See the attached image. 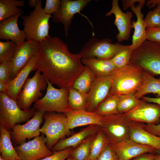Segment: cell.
<instances>
[{"instance_id": "cell-27", "label": "cell", "mask_w": 160, "mask_h": 160, "mask_svg": "<svg viewBox=\"0 0 160 160\" xmlns=\"http://www.w3.org/2000/svg\"><path fill=\"white\" fill-rule=\"evenodd\" d=\"M151 93L157 94L158 97L160 98V78L154 77L148 72L143 71L142 85L135 95L140 100L144 95Z\"/></svg>"}, {"instance_id": "cell-42", "label": "cell", "mask_w": 160, "mask_h": 160, "mask_svg": "<svg viewBox=\"0 0 160 160\" xmlns=\"http://www.w3.org/2000/svg\"><path fill=\"white\" fill-rule=\"evenodd\" d=\"M146 40L160 43V27L147 28Z\"/></svg>"}, {"instance_id": "cell-7", "label": "cell", "mask_w": 160, "mask_h": 160, "mask_svg": "<svg viewBox=\"0 0 160 160\" xmlns=\"http://www.w3.org/2000/svg\"><path fill=\"white\" fill-rule=\"evenodd\" d=\"M44 123L40 131L46 137L47 147L51 149L60 140L72 134L64 113L46 112L43 115Z\"/></svg>"}, {"instance_id": "cell-45", "label": "cell", "mask_w": 160, "mask_h": 160, "mask_svg": "<svg viewBox=\"0 0 160 160\" xmlns=\"http://www.w3.org/2000/svg\"><path fill=\"white\" fill-rule=\"evenodd\" d=\"M145 0H123L122 2V7L124 10H126L129 8H130L132 5L135 4V3H140L144 1Z\"/></svg>"}, {"instance_id": "cell-10", "label": "cell", "mask_w": 160, "mask_h": 160, "mask_svg": "<svg viewBox=\"0 0 160 160\" xmlns=\"http://www.w3.org/2000/svg\"><path fill=\"white\" fill-rule=\"evenodd\" d=\"M47 86V79L39 70H37L31 78H28L17 98V103L22 109L27 110L31 105L43 95L42 92Z\"/></svg>"}, {"instance_id": "cell-26", "label": "cell", "mask_w": 160, "mask_h": 160, "mask_svg": "<svg viewBox=\"0 0 160 160\" xmlns=\"http://www.w3.org/2000/svg\"><path fill=\"white\" fill-rule=\"evenodd\" d=\"M11 133V131L0 125V156L4 160H20L12 145Z\"/></svg>"}, {"instance_id": "cell-34", "label": "cell", "mask_w": 160, "mask_h": 160, "mask_svg": "<svg viewBox=\"0 0 160 160\" xmlns=\"http://www.w3.org/2000/svg\"><path fill=\"white\" fill-rule=\"evenodd\" d=\"M140 100L136 97L135 94L131 93L119 96L118 111L119 113H124L136 107Z\"/></svg>"}, {"instance_id": "cell-20", "label": "cell", "mask_w": 160, "mask_h": 160, "mask_svg": "<svg viewBox=\"0 0 160 160\" xmlns=\"http://www.w3.org/2000/svg\"><path fill=\"white\" fill-rule=\"evenodd\" d=\"M37 54L32 57L27 64L17 76L7 84V91L6 94L8 97L16 101L28 75L32 71H34Z\"/></svg>"}, {"instance_id": "cell-52", "label": "cell", "mask_w": 160, "mask_h": 160, "mask_svg": "<svg viewBox=\"0 0 160 160\" xmlns=\"http://www.w3.org/2000/svg\"><path fill=\"white\" fill-rule=\"evenodd\" d=\"M65 160H73V159L70 157H69Z\"/></svg>"}, {"instance_id": "cell-21", "label": "cell", "mask_w": 160, "mask_h": 160, "mask_svg": "<svg viewBox=\"0 0 160 160\" xmlns=\"http://www.w3.org/2000/svg\"><path fill=\"white\" fill-rule=\"evenodd\" d=\"M144 124L131 121L129 124V138L138 143L152 147L160 153V137L145 130Z\"/></svg>"}, {"instance_id": "cell-6", "label": "cell", "mask_w": 160, "mask_h": 160, "mask_svg": "<svg viewBox=\"0 0 160 160\" xmlns=\"http://www.w3.org/2000/svg\"><path fill=\"white\" fill-rule=\"evenodd\" d=\"M130 63L151 74L160 75V43L145 40L133 50Z\"/></svg>"}, {"instance_id": "cell-44", "label": "cell", "mask_w": 160, "mask_h": 160, "mask_svg": "<svg viewBox=\"0 0 160 160\" xmlns=\"http://www.w3.org/2000/svg\"><path fill=\"white\" fill-rule=\"evenodd\" d=\"M155 154L145 153L140 155L131 160H154Z\"/></svg>"}, {"instance_id": "cell-4", "label": "cell", "mask_w": 160, "mask_h": 160, "mask_svg": "<svg viewBox=\"0 0 160 160\" xmlns=\"http://www.w3.org/2000/svg\"><path fill=\"white\" fill-rule=\"evenodd\" d=\"M36 111L34 108L27 110L21 109L16 101L0 92V124L8 131L12 130L20 123L29 121Z\"/></svg>"}, {"instance_id": "cell-3", "label": "cell", "mask_w": 160, "mask_h": 160, "mask_svg": "<svg viewBox=\"0 0 160 160\" xmlns=\"http://www.w3.org/2000/svg\"><path fill=\"white\" fill-rule=\"evenodd\" d=\"M41 0H37L35 7L30 12L29 15L21 16L23 20V30L26 35L27 40L31 39L40 42L49 36V21L52 16L44 12Z\"/></svg>"}, {"instance_id": "cell-53", "label": "cell", "mask_w": 160, "mask_h": 160, "mask_svg": "<svg viewBox=\"0 0 160 160\" xmlns=\"http://www.w3.org/2000/svg\"><path fill=\"white\" fill-rule=\"evenodd\" d=\"M0 160H4L0 156Z\"/></svg>"}, {"instance_id": "cell-50", "label": "cell", "mask_w": 160, "mask_h": 160, "mask_svg": "<svg viewBox=\"0 0 160 160\" xmlns=\"http://www.w3.org/2000/svg\"><path fill=\"white\" fill-rule=\"evenodd\" d=\"M154 160H160V153L155 154Z\"/></svg>"}, {"instance_id": "cell-9", "label": "cell", "mask_w": 160, "mask_h": 160, "mask_svg": "<svg viewBox=\"0 0 160 160\" xmlns=\"http://www.w3.org/2000/svg\"><path fill=\"white\" fill-rule=\"evenodd\" d=\"M131 121L123 113L102 116L100 129L105 134L110 144L119 143L129 138V124Z\"/></svg>"}, {"instance_id": "cell-40", "label": "cell", "mask_w": 160, "mask_h": 160, "mask_svg": "<svg viewBox=\"0 0 160 160\" xmlns=\"http://www.w3.org/2000/svg\"><path fill=\"white\" fill-rule=\"evenodd\" d=\"M97 160H119L118 157L110 143L105 148Z\"/></svg>"}, {"instance_id": "cell-28", "label": "cell", "mask_w": 160, "mask_h": 160, "mask_svg": "<svg viewBox=\"0 0 160 160\" xmlns=\"http://www.w3.org/2000/svg\"><path fill=\"white\" fill-rule=\"evenodd\" d=\"M24 0H0V22L24 12L18 8L25 5Z\"/></svg>"}, {"instance_id": "cell-47", "label": "cell", "mask_w": 160, "mask_h": 160, "mask_svg": "<svg viewBox=\"0 0 160 160\" xmlns=\"http://www.w3.org/2000/svg\"><path fill=\"white\" fill-rule=\"evenodd\" d=\"M159 0H148L147 3L146 5L150 8L154 7L156 5L157 6Z\"/></svg>"}, {"instance_id": "cell-48", "label": "cell", "mask_w": 160, "mask_h": 160, "mask_svg": "<svg viewBox=\"0 0 160 160\" xmlns=\"http://www.w3.org/2000/svg\"><path fill=\"white\" fill-rule=\"evenodd\" d=\"M7 91V84L1 81H0V92L6 94Z\"/></svg>"}, {"instance_id": "cell-31", "label": "cell", "mask_w": 160, "mask_h": 160, "mask_svg": "<svg viewBox=\"0 0 160 160\" xmlns=\"http://www.w3.org/2000/svg\"><path fill=\"white\" fill-rule=\"evenodd\" d=\"M110 143L106 136L100 129L92 143L89 160H97L100 154Z\"/></svg>"}, {"instance_id": "cell-38", "label": "cell", "mask_w": 160, "mask_h": 160, "mask_svg": "<svg viewBox=\"0 0 160 160\" xmlns=\"http://www.w3.org/2000/svg\"><path fill=\"white\" fill-rule=\"evenodd\" d=\"M73 148L54 152L52 155L39 160H65L70 156Z\"/></svg>"}, {"instance_id": "cell-2", "label": "cell", "mask_w": 160, "mask_h": 160, "mask_svg": "<svg viewBox=\"0 0 160 160\" xmlns=\"http://www.w3.org/2000/svg\"><path fill=\"white\" fill-rule=\"evenodd\" d=\"M143 70L130 63L124 67L116 69L111 75L112 83L110 94L120 96L135 94L143 83Z\"/></svg>"}, {"instance_id": "cell-1", "label": "cell", "mask_w": 160, "mask_h": 160, "mask_svg": "<svg viewBox=\"0 0 160 160\" xmlns=\"http://www.w3.org/2000/svg\"><path fill=\"white\" fill-rule=\"evenodd\" d=\"M37 55L34 71H39L60 88L72 86L85 68L82 55L71 53L67 44L57 36H49L39 42Z\"/></svg>"}, {"instance_id": "cell-39", "label": "cell", "mask_w": 160, "mask_h": 160, "mask_svg": "<svg viewBox=\"0 0 160 160\" xmlns=\"http://www.w3.org/2000/svg\"><path fill=\"white\" fill-rule=\"evenodd\" d=\"M10 71L9 61L0 63V81L7 84L10 80Z\"/></svg>"}, {"instance_id": "cell-12", "label": "cell", "mask_w": 160, "mask_h": 160, "mask_svg": "<svg viewBox=\"0 0 160 160\" xmlns=\"http://www.w3.org/2000/svg\"><path fill=\"white\" fill-rule=\"evenodd\" d=\"M91 1L61 0L59 10L53 14L52 21L56 23H62L64 26L65 35L66 36H68L69 28L75 14L79 13L89 20L86 16L81 14L80 12Z\"/></svg>"}, {"instance_id": "cell-22", "label": "cell", "mask_w": 160, "mask_h": 160, "mask_svg": "<svg viewBox=\"0 0 160 160\" xmlns=\"http://www.w3.org/2000/svg\"><path fill=\"white\" fill-rule=\"evenodd\" d=\"M145 2V0L139 3L137 5H133L130 8L137 17L136 21L132 22V28L134 30L132 36V43L129 45V47L133 50L139 47L146 40L147 28L144 20V15L141 11Z\"/></svg>"}, {"instance_id": "cell-18", "label": "cell", "mask_w": 160, "mask_h": 160, "mask_svg": "<svg viewBox=\"0 0 160 160\" xmlns=\"http://www.w3.org/2000/svg\"><path fill=\"white\" fill-rule=\"evenodd\" d=\"M110 144L119 160H131L145 153H158L155 148L137 143L129 138L118 143Z\"/></svg>"}, {"instance_id": "cell-36", "label": "cell", "mask_w": 160, "mask_h": 160, "mask_svg": "<svg viewBox=\"0 0 160 160\" xmlns=\"http://www.w3.org/2000/svg\"><path fill=\"white\" fill-rule=\"evenodd\" d=\"M133 50L129 46L120 51L111 59L116 68L125 66L130 63Z\"/></svg>"}, {"instance_id": "cell-32", "label": "cell", "mask_w": 160, "mask_h": 160, "mask_svg": "<svg viewBox=\"0 0 160 160\" xmlns=\"http://www.w3.org/2000/svg\"><path fill=\"white\" fill-rule=\"evenodd\" d=\"M119 100V96L110 94L94 112L102 116L118 113Z\"/></svg>"}, {"instance_id": "cell-35", "label": "cell", "mask_w": 160, "mask_h": 160, "mask_svg": "<svg viewBox=\"0 0 160 160\" xmlns=\"http://www.w3.org/2000/svg\"><path fill=\"white\" fill-rule=\"evenodd\" d=\"M18 47L16 43L11 41H0V63L9 61L14 56Z\"/></svg>"}, {"instance_id": "cell-5", "label": "cell", "mask_w": 160, "mask_h": 160, "mask_svg": "<svg viewBox=\"0 0 160 160\" xmlns=\"http://www.w3.org/2000/svg\"><path fill=\"white\" fill-rule=\"evenodd\" d=\"M47 86L45 95L33 105L36 111L65 113L72 111L69 105L68 88L55 87L47 79Z\"/></svg>"}, {"instance_id": "cell-17", "label": "cell", "mask_w": 160, "mask_h": 160, "mask_svg": "<svg viewBox=\"0 0 160 160\" xmlns=\"http://www.w3.org/2000/svg\"><path fill=\"white\" fill-rule=\"evenodd\" d=\"M113 14L115 17L114 24L116 27L119 33L116 38L119 43L128 40L130 35L131 30L132 28V13L130 11L124 13L120 8L118 0H113L111 9L105 14L109 16Z\"/></svg>"}, {"instance_id": "cell-43", "label": "cell", "mask_w": 160, "mask_h": 160, "mask_svg": "<svg viewBox=\"0 0 160 160\" xmlns=\"http://www.w3.org/2000/svg\"><path fill=\"white\" fill-rule=\"evenodd\" d=\"M144 129L150 133L160 137V124H144Z\"/></svg>"}, {"instance_id": "cell-23", "label": "cell", "mask_w": 160, "mask_h": 160, "mask_svg": "<svg viewBox=\"0 0 160 160\" xmlns=\"http://www.w3.org/2000/svg\"><path fill=\"white\" fill-rule=\"evenodd\" d=\"M70 129L86 125H96L100 127L102 116L86 110L72 111L64 113Z\"/></svg>"}, {"instance_id": "cell-13", "label": "cell", "mask_w": 160, "mask_h": 160, "mask_svg": "<svg viewBox=\"0 0 160 160\" xmlns=\"http://www.w3.org/2000/svg\"><path fill=\"white\" fill-rule=\"evenodd\" d=\"M39 42L28 39L18 46L12 58L9 61L10 80L14 78L27 64L33 56L37 55Z\"/></svg>"}, {"instance_id": "cell-37", "label": "cell", "mask_w": 160, "mask_h": 160, "mask_svg": "<svg viewBox=\"0 0 160 160\" xmlns=\"http://www.w3.org/2000/svg\"><path fill=\"white\" fill-rule=\"evenodd\" d=\"M147 28L160 27V13L158 7L149 11L144 19Z\"/></svg>"}, {"instance_id": "cell-14", "label": "cell", "mask_w": 160, "mask_h": 160, "mask_svg": "<svg viewBox=\"0 0 160 160\" xmlns=\"http://www.w3.org/2000/svg\"><path fill=\"white\" fill-rule=\"evenodd\" d=\"M112 83L111 75L96 77L88 94L86 111H95L110 95Z\"/></svg>"}, {"instance_id": "cell-25", "label": "cell", "mask_w": 160, "mask_h": 160, "mask_svg": "<svg viewBox=\"0 0 160 160\" xmlns=\"http://www.w3.org/2000/svg\"><path fill=\"white\" fill-rule=\"evenodd\" d=\"M81 62L89 68L96 77L111 75L116 68L111 59H101L95 57L83 58Z\"/></svg>"}, {"instance_id": "cell-8", "label": "cell", "mask_w": 160, "mask_h": 160, "mask_svg": "<svg viewBox=\"0 0 160 160\" xmlns=\"http://www.w3.org/2000/svg\"><path fill=\"white\" fill-rule=\"evenodd\" d=\"M129 46L119 42L112 44L109 39H99L93 37L84 44L79 53L82 58L95 57L103 60L111 59Z\"/></svg>"}, {"instance_id": "cell-41", "label": "cell", "mask_w": 160, "mask_h": 160, "mask_svg": "<svg viewBox=\"0 0 160 160\" xmlns=\"http://www.w3.org/2000/svg\"><path fill=\"white\" fill-rule=\"evenodd\" d=\"M61 2L60 0H46L44 11L47 14H53L59 10Z\"/></svg>"}, {"instance_id": "cell-30", "label": "cell", "mask_w": 160, "mask_h": 160, "mask_svg": "<svg viewBox=\"0 0 160 160\" xmlns=\"http://www.w3.org/2000/svg\"><path fill=\"white\" fill-rule=\"evenodd\" d=\"M68 102L72 111L85 110L88 94L80 92L72 86L68 88Z\"/></svg>"}, {"instance_id": "cell-51", "label": "cell", "mask_w": 160, "mask_h": 160, "mask_svg": "<svg viewBox=\"0 0 160 160\" xmlns=\"http://www.w3.org/2000/svg\"><path fill=\"white\" fill-rule=\"evenodd\" d=\"M157 7H158L160 13V0H159Z\"/></svg>"}, {"instance_id": "cell-29", "label": "cell", "mask_w": 160, "mask_h": 160, "mask_svg": "<svg viewBox=\"0 0 160 160\" xmlns=\"http://www.w3.org/2000/svg\"><path fill=\"white\" fill-rule=\"evenodd\" d=\"M96 77L91 69L85 66L84 70L75 81L72 86L80 92L88 94Z\"/></svg>"}, {"instance_id": "cell-19", "label": "cell", "mask_w": 160, "mask_h": 160, "mask_svg": "<svg viewBox=\"0 0 160 160\" xmlns=\"http://www.w3.org/2000/svg\"><path fill=\"white\" fill-rule=\"evenodd\" d=\"M24 12L13 16L0 22V39L10 40L18 46L25 41L26 36L23 30L19 28L17 22L19 17Z\"/></svg>"}, {"instance_id": "cell-16", "label": "cell", "mask_w": 160, "mask_h": 160, "mask_svg": "<svg viewBox=\"0 0 160 160\" xmlns=\"http://www.w3.org/2000/svg\"><path fill=\"white\" fill-rule=\"evenodd\" d=\"M45 112L37 111L34 116L23 124H17L12 129L11 138L14 144L19 145L27 139H31L39 136L40 126L43 121Z\"/></svg>"}, {"instance_id": "cell-24", "label": "cell", "mask_w": 160, "mask_h": 160, "mask_svg": "<svg viewBox=\"0 0 160 160\" xmlns=\"http://www.w3.org/2000/svg\"><path fill=\"white\" fill-rule=\"evenodd\" d=\"M100 129V127L91 125L67 138L60 140L51 149L55 152L69 148H75L81 144L85 139L90 135L97 133Z\"/></svg>"}, {"instance_id": "cell-49", "label": "cell", "mask_w": 160, "mask_h": 160, "mask_svg": "<svg viewBox=\"0 0 160 160\" xmlns=\"http://www.w3.org/2000/svg\"><path fill=\"white\" fill-rule=\"evenodd\" d=\"M37 0H30L28 2L29 6L31 7L35 8L37 2Z\"/></svg>"}, {"instance_id": "cell-33", "label": "cell", "mask_w": 160, "mask_h": 160, "mask_svg": "<svg viewBox=\"0 0 160 160\" xmlns=\"http://www.w3.org/2000/svg\"><path fill=\"white\" fill-rule=\"evenodd\" d=\"M97 133L88 137L73 149L69 157L73 160H89L91 145Z\"/></svg>"}, {"instance_id": "cell-11", "label": "cell", "mask_w": 160, "mask_h": 160, "mask_svg": "<svg viewBox=\"0 0 160 160\" xmlns=\"http://www.w3.org/2000/svg\"><path fill=\"white\" fill-rule=\"evenodd\" d=\"M47 140L42 134L31 141L23 143L14 148L20 160H39L52 154L47 146Z\"/></svg>"}, {"instance_id": "cell-46", "label": "cell", "mask_w": 160, "mask_h": 160, "mask_svg": "<svg viewBox=\"0 0 160 160\" xmlns=\"http://www.w3.org/2000/svg\"><path fill=\"white\" fill-rule=\"evenodd\" d=\"M143 100L149 103L157 104L160 105V98H153L149 97H142Z\"/></svg>"}, {"instance_id": "cell-15", "label": "cell", "mask_w": 160, "mask_h": 160, "mask_svg": "<svg viewBox=\"0 0 160 160\" xmlns=\"http://www.w3.org/2000/svg\"><path fill=\"white\" fill-rule=\"evenodd\" d=\"M123 114L131 121L158 124L160 121V105L140 100L134 108Z\"/></svg>"}]
</instances>
